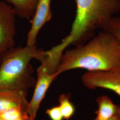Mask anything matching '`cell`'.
I'll return each mask as SVG.
<instances>
[{"label": "cell", "mask_w": 120, "mask_h": 120, "mask_svg": "<svg viewBox=\"0 0 120 120\" xmlns=\"http://www.w3.org/2000/svg\"><path fill=\"white\" fill-rule=\"evenodd\" d=\"M45 51L37 45L14 47L0 57V90L28 92L34 87L36 80L31 60L35 59L41 62Z\"/></svg>", "instance_id": "3"}, {"label": "cell", "mask_w": 120, "mask_h": 120, "mask_svg": "<svg viewBox=\"0 0 120 120\" xmlns=\"http://www.w3.org/2000/svg\"><path fill=\"white\" fill-rule=\"evenodd\" d=\"M27 93L23 91L0 90V113L12 108L27 112L29 102Z\"/></svg>", "instance_id": "8"}, {"label": "cell", "mask_w": 120, "mask_h": 120, "mask_svg": "<svg viewBox=\"0 0 120 120\" xmlns=\"http://www.w3.org/2000/svg\"><path fill=\"white\" fill-rule=\"evenodd\" d=\"M98 108L93 120H108L120 113V106L113 103L107 95L99 97L96 100Z\"/></svg>", "instance_id": "9"}, {"label": "cell", "mask_w": 120, "mask_h": 120, "mask_svg": "<svg viewBox=\"0 0 120 120\" xmlns=\"http://www.w3.org/2000/svg\"><path fill=\"white\" fill-rule=\"evenodd\" d=\"M82 82L89 89H106L120 97V68L105 71H88L82 75Z\"/></svg>", "instance_id": "5"}, {"label": "cell", "mask_w": 120, "mask_h": 120, "mask_svg": "<svg viewBox=\"0 0 120 120\" xmlns=\"http://www.w3.org/2000/svg\"></svg>", "instance_id": "17"}, {"label": "cell", "mask_w": 120, "mask_h": 120, "mask_svg": "<svg viewBox=\"0 0 120 120\" xmlns=\"http://www.w3.org/2000/svg\"><path fill=\"white\" fill-rule=\"evenodd\" d=\"M108 120H120V113L117 114L116 116Z\"/></svg>", "instance_id": "15"}, {"label": "cell", "mask_w": 120, "mask_h": 120, "mask_svg": "<svg viewBox=\"0 0 120 120\" xmlns=\"http://www.w3.org/2000/svg\"><path fill=\"white\" fill-rule=\"evenodd\" d=\"M107 30L113 35L120 45V16H115L112 19Z\"/></svg>", "instance_id": "13"}, {"label": "cell", "mask_w": 120, "mask_h": 120, "mask_svg": "<svg viewBox=\"0 0 120 120\" xmlns=\"http://www.w3.org/2000/svg\"><path fill=\"white\" fill-rule=\"evenodd\" d=\"M16 15L30 20L34 15L39 0H6Z\"/></svg>", "instance_id": "10"}, {"label": "cell", "mask_w": 120, "mask_h": 120, "mask_svg": "<svg viewBox=\"0 0 120 120\" xmlns=\"http://www.w3.org/2000/svg\"><path fill=\"white\" fill-rule=\"evenodd\" d=\"M76 12L70 32L51 49L60 55L69 46L82 45L98 30H107L112 19L120 11V0H75Z\"/></svg>", "instance_id": "2"}, {"label": "cell", "mask_w": 120, "mask_h": 120, "mask_svg": "<svg viewBox=\"0 0 120 120\" xmlns=\"http://www.w3.org/2000/svg\"><path fill=\"white\" fill-rule=\"evenodd\" d=\"M118 68H120V44L109 31L103 30L87 42L65 50L56 72L60 75L75 69L98 72Z\"/></svg>", "instance_id": "1"}, {"label": "cell", "mask_w": 120, "mask_h": 120, "mask_svg": "<svg viewBox=\"0 0 120 120\" xmlns=\"http://www.w3.org/2000/svg\"><path fill=\"white\" fill-rule=\"evenodd\" d=\"M0 117L5 120H30L27 112L17 108H12L0 113Z\"/></svg>", "instance_id": "12"}, {"label": "cell", "mask_w": 120, "mask_h": 120, "mask_svg": "<svg viewBox=\"0 0 120 120\" xmlns=\"http://www.w3.org/2000/svg\"><path fill=\"white\" fill-rule=\"evenodd\" d=\"M0 120H5L4 119H2V118H1V117H0Z\"/></svg>", "instance_id": "16"}, {"label": "cell", "mask_w": 120, "mask_h": 120, "mask_svg": "<svg viewBox=\"0 0 120 120\" xmlns=\"http://www.w3.org/2000/svg\"><path fill=\"white\" fill-rule=\"evenodd\" d=\"M46 113L51 120H63L64 119L59 105L48 109Z\"/></svg>", "instance_id": "14"}, {"label": "cell", "mask_w": 120, "mask_h": 120, "mask_svg": "<svg viewBox=\"0 0 120 120\" xmlns=\"http://www.w3.org/2000/svg\"><path fill=\"white\" fill-rule=\"evenodd\" d=\"M52 0H39L34 15L30 20L31 27L27 37L26 45H36L39 32L52 17L51 9Z\"/></svg>", "instance_id": "7"}, {"label": "cell", "mask_w": 120, "mask_h": 120, "mask_svg": "<svg viewBox=\"0 0 120 120\" xmlns=\"http://www.w3.org/2000/svg\"><path fill=\"white\" fill-rule=\"evenodd\" d=\"M59 101L63 118L65 120L70 119L75 113V108L70 101L69 96L65 94L61 95L59 98Z\"/></svg>", "instance_id": "11"}, {"label": "cell", "mask_w": 120, "mask_h": 120, "mask_svg": "<svg viewBox=\"0 0 120 120\" xmlns=\"http://www.w3.org/2000/svg\"><path fill=\"white\" fill-rule=\"evenodd\" d=\"M37 80L35 86L33 97L29 102L27 113L30 120H35L40 104L45 97L52 83L59 74L57 73H50L41 64L37 70Z\"/></svg>", "instance_id": "6"}, {"label": "cell", "mask_w": 120, "mask_h": 120, "mask_svg": "<svg viewBox=\"0 0 120 120\" xmlns=\"http://www.w3.org/2000/svg\"><path fill=\"white\" fill-rule=\"evenodd\" d=\"M16 16L10 5L0 1V57L15 47Z\"/></svg>", "instance_id": "4"}]
</instances>
